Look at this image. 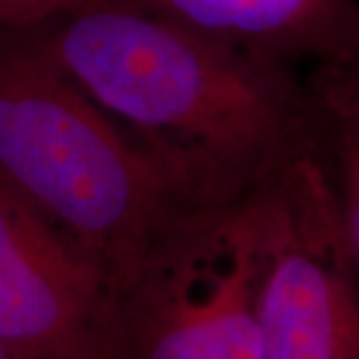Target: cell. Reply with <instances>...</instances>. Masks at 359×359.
<instances>
[{
	"label": "cell",
	"mask_w": 359,
	"mask_h": 359,
	"mask_svg": "<svg viewBox=\"0 0 359 359\" xmlns=\"http://www.w3.org/2000/svg\"><path fill=\"white\" fill-rule=\"evenodd\" d=\"M0 359H16V358H13V355H11V353L4 349V347L0 346Z\"/></svg>",
	"instance_id": "obj_10"
},
{
	"label": "cell",
	"mask_w": 359,
	"mask_h": 359,
	"mask_svg": "<svg viewBox=\"0 0 359 359\" xmlns=\"http://www.w3.org/2000/svg\"><path fill=\"white\" fill-rule=\"evenodd\" d=\"M316 68L308 88L318 114L359 132V52L346 60Z\"/></svg>",
	"instance_id": "obj_8"
},
{
	"label": "cell",
	"mask_w": 359,
	"mask_h": 359,
	"mask_svg": "<svg viewBox=\"0 0 359 359\" xmlns=\"http://www.w3.org/2000/svg\"><path fill=\"white\" fill-rule=\"evenodd\" d=\"M321 120V144L334 190L339 236L359 280V132Z\"/></svg>",
	"instance_id": "obj_7"
},
{
	"label": "cell",
	"mask_w": 359,
	"mask_h": 359,
	"mask_svg": "<svg viewBox=\"0 0 359 359\" xmlns=\"http://www.w3.org/2000/svg\"><path fill=\"white\" fill-rule=\"evenodd\" d=\"M82 0H0V28H28L50 20Z\"/></svg>",
	"instance_id": "obj_9"
},
{
	"label": "cell",
	"mask_w": 359,
	"mask_h": 359,
	"mask_svg": "<svg viewBox=\"0 0 359 359\" xmlns=\"http://www.w3.org/2000/svg\"><path fill=\"white\" fill-rule=\"evenodd\" d=\"M0 174L100 266L106 283L190 208L32 26L0 28Z\"/></svg>",
	"instance_id": "obj_2"
},
{
	"label": "cell",
	"mask_w": 359,
	"mask_h": 359,
	"mask_svg": "<svg viewBox=\"0 0 359 359\" xmlns=\"http://www.w3.org/2000/svg\"><path fill=\"white\" fill-rule=\"evenodd\" d=\"M280 180L236 204L186 208L108 282L110 359H259Z\"/></svg>",
	"instance_id": "obj_3"
},
{
	"label": "cell",
	"mask_w": 359,
	"mask_h": 359,
	"mask_svg": "<svg viewBox=\"0 0 359 359\" xmlns=\"http://www.w3.org/2000/svg\"><path fill=\"white\" fill-rule=\"evenodd\" d=\"M198 39L290 66L359 52V0H122Z\"/></svg>",
	"instance_id": "obj_6"
},
{
	"label": "cell",
	"mask_w": 359,
	"mask_h": 359,
	"mask_svg": "<svg viewBox=\"0 0 359 359\" xmlns=\"http://www.w3.org/2000/svg\"><path fill=\"white\" fill-rule=\"evenodd\" d=\"M257 321L259 359H359V280L321 150L278 182Z\"/></svg>",
	"instance_id": "obj_4"
},
{
	"label": "cell",
	"mask_w": 359,
	"mask_h": 359,
	"mask_svg": "<svg viewBox=\"0 0 359 359\" xmlns=\"http://www.w3.org/2000/svg\"><path fill=\"white\" fill-rule=\"evenodd\" d=\"M100 266L0 174V346L16 359H110Z\"/></svg>",
	"instance_id": "obj_5"
},
{
	"label": "cell",
	"mask_w": 359,
	"mask_h": 359,
	"mask_svg": "<svg viewBox=\"0 0 359 359\" xmlns=\"http://www.w3.org/2000/svg\"><path fill=\"white\" fill-rule=\"evenodd\" d=\"M32 28L190 208L242 202L321 148L320 114L295 68L122 0H82Z\"/></svg>",
	"instance_id": "obj_1"
}]
</instances>
